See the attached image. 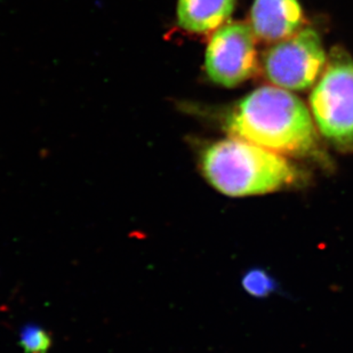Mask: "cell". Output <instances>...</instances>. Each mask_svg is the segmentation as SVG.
<instances>
[{"label":"cell","mask_w":353,"mask_h":353,"mask_svg":"<svg viewBox=\"0 0 353 353\" xmlns=\"http://www.w3.org/2000/svg\"><path fill=\"white\" fill-rule=\"evenodd\" d=\"M231 137L281 156L307 157L316 148L314 120L302 101L280 87L257 88L236 103L224 123Z\"/></svg>","instance_id":"cell-1"},{"label":"cell","mask_w":353,"mask_h":353,"mask_svg":"<svg viewBox=\"0 0 353 353\" xmlns=\"http://www.w3.org/2000/svg\"><path fill=\"white\" fill-rule=\"evenodd\" d=\"M200 170L210 187L231 198L274 194L302 180L300 170L281 154L236 137L205 148Z\"/></svg>","instance_id":"cell-2"},{"label":"cell","mask_w":353,"mask_h":353,"mask_svg":"<svg viewBox=\"0 0 353 353\" xmlns=\"http://www.w3.org/2000/svg\"><path fill=\"white\" fill-rule=\"evenodd\" d=\"M320 133L341 151H353V61L335 48L310 97Z\"/></svg>","instance_id":"cell-3"},{"label":"cell","mask_w":353,"mask_h":353,"mask_svg":"<svg viewBox=\"0 0 353 353\" xmlns=\"http://www.w3.org/2000/svg\"><path fill=\"white\" fill-rule=\"evenodd\" d=\"M326 61L319 34L307 28L267 50L264 72L276 87L300 92L314 86Z\"/></svg>","instance_id":"cell-4"},{"label":"cell","mask_w":353,"mask_h":353,"mask_svg":"<svg viewBox=\"0 0 353 353\" xmlns=\"http://www.w3.org/2000/svg\"><path fill=\"white\" fill-rule=\"evenodd\" d=\"M255 34L250 26L231 22L217 29L207 46L205 69L213 83L232 88L257 71Z\"/></svg>","instance_id":"cell-5"},{"label":"cell","mask_w":353,"mask_h":353,"mask_svg":"<svg viewBox=\"0 0 353 353\" xmlns=\"http://www.w3.org/2000/svg\"><path fill=\"white\" fill-rule=\"evenodd\" d=\"M303 10L299 0H255L250 12V27L255 37L280 41L300 31Z\"/></svg>","instance_id":"cell-6"},{"label":"cell","mask_w":353,"mask_h":353,"mask_svg":"<svg viewBox=\"0 0 353 353\" xmlns=\"http://www.w3.org/2000/svg\"><path fill=\"white\" fill-rule=\"evenodd\" d=\"M236 0H179L177 23L191 34L216 31L234 13Z\"/></svg>","instance_id":"cell-7"},{"label":"cell","mask_w":353,"mask_h":353,"mask_svg":"<svg viewBox=\"0 0 353 353\" xmlns=\"http://www.w3.org/2000/svg\"><path fill=\"white\" fill-rule=\"evenodd\" d=\"M241 285L247 293L256 299L270 296L278 288V283L274 276L264 269L259 268L247 271L241 279Z\"/></svg>","instance_id":"cell-8"},{"label":"cell","mask_w":353,"mask_h":353,"mask_svg":"<svg viewBox=\"0 0 353 353\" xmlns=\"http://www.w3.org/2000/svg\"><path fill=\"white\" fill-rule=\"evenodd\" d=\"M20 345L24 353H47L52 347V339L41 327L27 326L21 332Z\"/></svg>","instance_id":"cell-9"}]
</instances>
